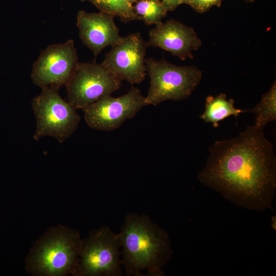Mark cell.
<instances>
[{"instance_id": "7", "label": "cell", "mask_w": 276, "mask_h": 276, "mask_svg": "<svg viewBox=\"0 0 276 276\" xmlns=\"http://www.w3.org/2000/svg\"><path fill=\"white\" fill-rule=\"evenodd\" d=\"M122 81L101 63L78 62L65 85L67 101L82 110L119 89Z\"/></svg>"}, {"instance_id": "13", "label": "cell", "mask_w": 276, "mask_h": 276, "mask_svg": "<svg viewBox=\"0 0 276 276\" xmlns=\"http://www.w3.org/2000/svg\"><path fill=\"white\" fill-rule=\"evenodd\" d=\"M235 100H227L225 94H220L214 97L208 96L205 100V110L199 116L206 123H211L213 127L219 126V122L227 117L233 115L237 118L243 112L249 110H242L234 106Z\"/></svg>"}, {"instance_id": "2", "label": "cell", "mask_w": 276, "mask_h": 276, "mask_svg": "<svg viewBox=\"0 0 276 276\" xmlns=\"http://www.w3.org/2000/svg\"><path fill=\"white\" fill-rule=\"evenodd\" d=\"M122 248V265L128 276H164L163 269L172 256L167 232L149 215H126L118 233Z\"/></svg>"}, {"instance_id": "12", "label": "cell", "mask_w": 276, "mask_h": 276, "mask_svg": "<svg viewBox=\"0 0 276 276\" xmlns=\"http://www.w3.org/2000/svg\"><path fill=\"white\" fill-rule=\"evenodd\" d=\"M115 16L104 12L88 13L78 11L76 25L79 36L95 58L108 46L119 42L122 37L114 21Z\"/></svg>"}, {"instance_id": "10", "label": "cell", "mask_w": 276, "mask_h": 276, "mask_svg": "<svg viewBox=\"0 0 276 276\" xmlns=\"http://www.w3.org/2000/svg\"><path fill=\"white\" fill-rule=\"evenodd\" d=\"M111 47L101 64L122 81L131 84L142 82L147 75L145 55L147 47L140 33L122 37Z\"/></svg>"}, {"instance_id": "4", "label": "cell", "mask_w": 276, "mask_h": 276, "mask_svg": "<svg viewBox=\"0 0 276 276\" xmlns=\"http://www.w3.org/2000/svg\"><path fill=\"white\" fill-rule=\"evenodd\" d=\"M150 78L147 105L156 106L167 100L180 101L189 97L199 83L202 72L195 66H178L166 60L145 61Z\"/></svg>"}, {"instance_id": "14", "label": "cell", "mask_w": 276, "mask_h": 276, "mask_svg": "<svg viewBox=\"0 0 276 276\" xmlns=\"http://www.w3.org/2000/svg\"><path fill=\"white\" fill-rule=\"evenodd\" d=\"M249 111L256 114L255 125L263 129L269 122L276 119V84L273 83L268 92L263 95L260 102Z\"/></svg>"}, {"instance_id": "19", "label": "cell", "mask_w": 276, "mask_h": 276, "mask_svg": "<svg viewBox=\"0 0 276 276\" xmlns=\"http://www.w3.org/2000/svg\"><path fill=\"white\" fill-rule=\"evenodd\" d=\"M127 1L130 4L133 5V4L135 3L138 0H127Z\"/></svg>"}, {"instance_id": "15", "label": "cell", "mask_w": 276, "mask_h": 276, "mask_svg": "<svg viewBox=\"0 0 276 276\" xmlns=\"http://www.w3.org/2000/svg\"><path fill=\"white\" fill-rule=\"evenodd\" d=\"M133 8L136 19L143 20L147 25L160 24L168 12L161 0H138Z\"/></svg>"}, {"instance_id": "11", "label": "cell", "mask_w": 276, "mask_h": 276, "mask_svg": "<svg viewBox=\"0 0 276 276\" xmlns=\"http://www.w3.org/2000/svg\"><path fill=\"white\" fill-rule=\"evenodd\" d=\"M147 47H158L182 60L193 58L192 51L201 45V40L191 28L174 19L161 22L149 32Z\"/></svg>"}, {"instance_id": "3", "label": "cell", "mask_w": 276, "mask_h": 276, "mask_svg": "<svg viewBox=\"0 0 276 276\" xmlns=\"http://www.w3.org/2000/svg\"><path fill=\"white\" fill-rule=\"evenodd\" d=\"M82 239L78 231L63 225L48 228L36 241L26 257V271L37 276L73 275Z\"/></svg>"}, {"instance_id": "18", "label": "cell", "mask_w": 276, "mask_h": 276, "mask_svg": "<svg viewBox=\"0 0 276 276\" xmlns=\"http://www.w3.org/2000/svg\"><path fill=\"white\" fill-rule=\"evenodd\" d=\"M183 0H161L167 11L174 10L179 5L183 4Z\"/></svg>"}, {"instance_id": "9", "label": "cell", "mask_w": 276, "mask_h": 276, "mask_svg": "<svg viewBox=\"0 0 276 276\" xmlns=\"http://www.w3.org/2000/svg\"><path fill=\"white\" fill-rule=\"evenodd\" d=\"M78 63L73 40L50 44L34 62L31 77L34 84L41 88L59 89L68 82Z\"/></svg>"}, {"instance_id": "5", "label": "cell", "mask_w": 276, "mask_h": 276, "mask_svg": "<svg viewBox=\"0 0 276 276\" xmlns=\"http://www.w3.org/2000/svg\"><path fill=\"white\" fill-rule=\"evenodd\" d=\"M121 248L118 233L108 226L90 232L82 239L74 276H121Z\"/></svg>"}, {"instance_id": "16", "label": "cell", "mask_w": 276, "mask_h": 276, "mask_svg": "<svg viewBox=\"0 0 276 276\" xmlns=\"http://www.w3.org/2000/svg\"><path fill=\"white\" fill-rule=\"evenodd\" d=\"M88 1L94 4L100 11L118 16L120 19L127 22L136 20L133 5L127 0H80Z\"/></svg>"}, {"instance_id": "6", "label": "cell", "mask_w": 276, "mask_h": 276, "mask_svg": "<svg viewBox=\"0 0 276 276\" xmlns=\"http://www.w3.org/2000/svg\"><path fill=\"white\" fill-rule=\"evenodd\" d=\"M55 88H43L31 103L36 118L35 140L48 136L63 143L76 130L80 116L68 101L63 99Z\"/></svg>"}, {"instance_id": "17", "label": "cell", "mask_w": 276, "mask_h": 276, "mask_svg": "<svg viewBox=\"0 0 276 276\" xmlns=\"http://www.w3.org/2000/svg\"><path fill=\"white\" fill-rule=\"evenodd\" d=\"M222 0H183V4L190 5L195 11L203 13L213 6H219Z\"/></svg>"}, {"instance_id": "1", "label": "cell", "mask_w": 276, "mask_h": 276, "mask_svg": "<svg viewBox=\"0 0 276 276\" xmlns=\"http://www.w3.org/2000/svg\"><path fill=\"white\" fill-rule=\"evenodd\" d=\"M198 180L237 206L256 211L272 209L276 158L263 129L248 126L235 138L215 142Z\"/></svg>"}, {"instance_id": "8", "label": "cell", "mask_w": 276, "mask_h": 276, "mask_svg": "<svg viewBox=\"0 0 276 276\" xmlns=\"http://www.w3.org/2000/svg\"><path fill=\"white\" fill-rule=\"evenodd\" d=\"M147 106L145 97L135 87L119 97L111 95L82 109L87 124L92 129L111 131L119 128Z\"/></svg>"}]
</instances>
